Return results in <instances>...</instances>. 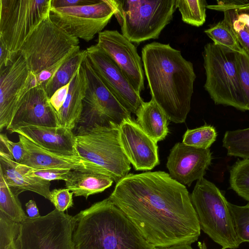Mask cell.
Returning <instances> with one entry per match:
<instances>
[{"mask_svg":"<svg viewBox=\"0 0 249 249\" xmlns=\"http://www.w3.org/2000/svg\"><path fill=\"white\" fill-rule=\"evenodd\" d=\"M108 197L154 248L191 245L200 235L186 186L167 173L129 174Z\"/></svg>","mask_w":249,"mask_h":249,"instance_id":"obj_1","label":"cell"},{"mask_svg":"<svg viewBox=\"0 0 249 249\" xmlns=\"http://www.w3.org/2000/svg\"><path fill=\"white\" fill-rule=\"evenodd\" d=\"M142 58L151 98L170 121L184 123L196 78L193 64L169 44L158 42L144 46Z\"/></svg>","mask_w":249,"mask_h":249,"instance_id":"obj_2","label":"cell"},{"mask_svg":"<svg viewBox=\"0 0 249 249\" xmlns=\"http://www.w3.org/2000/svg\"><path fill=\"white\" fill-rule=\"evenodd\" d=\"M74 249H154L109 197L75 215Z\"/></svg>","mask_w":249,"mask_h":249,"instance_id":"obj_3","label":"cell"},{"mask_svg":"<svg viewBox=\"0 0 249 249\" xmlns=\"http://www.w3.org/2000/svg\"><path fill=\"white\" fill-rule=\"evenodd\" d=\"M78 38L61 29L49 16L29 34L19 53L33 75L47 71L53 77L66 59L80 50Z\"/></svg>","mask_w":249,"mask_h":249,"instance_id":"obj_4","label":"cell"},{"mask_svg":"<svg viewBox=\"0 0 249 249\" xmlns=\"http://www.w3.org/2000/svg\"><path fill=\"white\" fill-rule=\"evenodd\" d=\"M75 130L78 156L98 166L116 183L128 174L131 163L121 146L119 124L110 122Z\"/></svg>","mask_w":249,"mask_h":249,"instance_id":"obj_5","label":"cell"},{"mask_svg":"<svg viewBox=\"0 0 249 249\" xmlns=\"http://www.w3.org/2000/svg\"><path fill=\"white\" fill-rule=\"evenodd\" d=\"M122 34L140 43L159 38L177 8V0H107Z\"/></svg>","mask_w":249,"mask_h":249,"instance_id":"obj_6","label":"cell"},{"mask_svg":"<svg viewBox=\"0 0 249 249\" xmlns=\"http://www.w3.org/2000/svg\"><path fill=\"white\" fill-rule=\"evenodd\" d=\"M206 73L204 88L215 104L249 110L236 66L235 52L213 43L203 53Z\"/></svg>","mask_w":249,"mask_h":249,"instance_id":"obj_7","label":"cell"},{"mask_svg":"<svg viewBox=\"0 0 249 249\" xmlns=\"http://www.w3.org/2000/svg\"><path fill=\"white\" fill-rule=\"evenodd\" d=\"M201 230L224 249H236V236L228 201L213 183L202 178L190 195Z\"/></svg>","mask_w":249,"mask_h":249,"instance_id":"obj_8","label":"cell"},{"mask_svg":"<svg viewBox=\"0 0 249 249\" xmlns=\"http://www.w3.org/2000/svg\"><path fill=\"white\" fill-rule=\"evenodd\" d=\"M0 38L17 54L32 31L49 16L51 0H0Z\"/></svg>","mask_w":249,"mask_h":249,"instance_id":"obj_9","label":"cell"},{"mask_svg":"<svg viewBox=\"0 0 249 249\" xmlns=\"http://www.w3.org/2000/svg\"><path fill=\"white\" fill-rule=\"evenodd\" d=\"M72 216L55 209L46 215L22 223L21 249H74Z\"/></svg>","mask_w":249,"mask_h":249,"instance_id":"obj_10","label":"cell"},{"mask_svg":"<svg viewBox=\"0 0 249 249\" xmlns=\"http://www.w3.org/2000/svg\"><path fill=\"white\" fill-rule=\"evenodd\" d=\"M83 62L88 87L76 127H89L95 124L105 125L110 122L120 124L124 119L132 118L131 113L120 103L94 71L87 52Z\"/></svg>","mask_w":249,"mask_h":249,"instance_id":"obj_11","label":"cell"},{"mask_svg":"<svg viewBox=\"0 0 249 249\" xmlns=\"http://www.w3.org/2000/svg\"><path fill=\"white\" fill-rule=\"evenodd\" d=\"M114 15L107 0L83 6L52 8L49 18L69 34L86 41L102 31Z\"/></svg>","mask_w":249,"mask_h":249,"instance_id":"obj_12","label":"cell"},{"mask_svg":"<svg viewBox=\"0 0 249 249\" xmlns=\"http://www.w3.org/2000/svg\"><path fill=\"white\" fill-rule=\"evenodd\" d=\"M87 56L92 68L103 83L131 113H136L144 102L119 67L97 44L86 50Z\"/></svg>","mask_w":249,"mask_h":249,"instance_id":"obj_13","label":"cell"},{"mask_svg":"<svg viewBox=\"0 0 249 249\" xmlns=\"http://www.w3.org/2000/svg\"><path fill=\"white\" fill-rule=\"evenodd\" d=\"M31 75L19 52L13 63L0 70V130L9 125L24 97L31 89Z\"/></svg>","mask_w":249,"mask_h":249,"instance_id":"obj_14","label":"cell"},{"mask_svg":"<svg viewBox=\"0 0 249 249\" xmlns=\"http://www.w3.org/2000/svg\"><path fill=\"white\" fill-rule=\"evenodd\" d=\"M97 45L115 62L137 91L144 90L142 58L132 42L117 30H105L98 34Z\"/></svg>","mask_w":249,"mask_h":249,"instance_id":"obj_15","label":"cell"},{"mask_svg":"<svg viewBox=\"0 0 249 249\" xmlns=\"http://www.w3.org/2000/svg\"><path fill=\"white\" fill-rule=\"evenodd\" d=\"M121 146L130 163L137 171L150 170L159 165L157 142L146 134L132 118L119 124Z\"/></svg>","mask_w":249,"mask_h":249,"instance_id":"obj_16","label":"cell"},{"mask_svg":"<svg viewBox=\"0 0 249 249\" xmlns=\"http://www.w3.org/2000/svg\"><path fill=\"white\" fill-rule=\"evenodd\" d=\"M212 160L209 149L197 148L182 142H178L171 149L166 167L173 179L190 186L194 181L203 178Z\"/></svg>","mask_w":249,"mask_h":249,"instance_id":"obj_17","label":"cell"},{"mask_svg":"<svg viewBox=\"0 0 249 249\" xmlns=\"http://www.w3.org/2000/svg\"><path fill=\"white\" fill-rule=\"evenodd\" d=\"M57 127V112L42 85L30 89L6 128L10 133L26 126Z\"/></svg>","mask_w":249,"mask_h":249,"instance_id":"obj_18","label":"cell"},{"mask_svg":"<svg viewBox=\"0 0 249 249\" xmlns=\"http://www.w3.org/2000/svg\"><path fill=\"white\" fill-rule=\"evenodd\" d=\"M18 137L27 153L24 161L20 164L33 169H66L106 175L98 166L79 156L52 153L36 145L21 135H18Z\"/></svg>","mask_w":249,"mask_h":249,"instance_id":"obj_19","label":"cell"},{"mask_svg":"<svg viewBox=\"0 0 249 249\" xmlns=\"http://www.w3.org/2000/svg\"><path fill=\"white\" fill-rule=\"evenodd\" d=\"M14 132L26 137L36 145L49 152L63 155L78 156L75 134L69 128L30 125L18 128Z\"/></svg>","mask_w":249,"mask_h":249,"instance_id":"obj_20","label":"cell"},{"mask_svg":"<svg viewBox=\"0 0 249 249\" xmlns=\"http://www.w3.org/2000/svg\"><path fill=\"white\" fill-rule=\"evenodd\" d=\"M88 87L87 76L82 62L71 81L66 100L57 113L58 126L72 130L76 127L82 113L83 102Z\"/></svg>","mask_w":249,"mask_h":249,"instance_id":"obj_21","label":"cell"},{"mask_svg":"<svg viewBox=\"0 0 249 249\" xmlns=\"http://www.w3.org/2000/svg\"><path fill=\"white\" fill-rule=\"evenodd\" d=\"M0 174L16 196L23 192L30 191L49 200L50 181L26 176L19 168L18 163L2 153H0Z\"/></svg>","mask_w":249,"mask_h":249,"instance_id":"obj_22","label":"cell"},{"mask_svg":"<svg viewBox=\"0 0 249 249\" xmlns=\"http://www.w3.org/2000/svg\"><path fill=\"white\" fill-rule=\"evenodd\" d=\"M207 8L223 11L240 45L249 56V1H218Z\"/></svg>","mask_w":249,"mask_h":249,"instance_id":"obj_23","label":"cell"},{"mask_svg":"<svg viewBox=\"0 0 249 249\" xmlns=\"http://www.w3.org/2000/svg\"><path fill=\"white\" fill-rule=\"evenodd\" d=\"M135 114L137 123L154 141L157 142L165 138L168 133L169 119L152 98L143 102Z\"/></svg>","mask_w":249,"mask_h":249,"instance_id":"obj_24","label":"cell"},{"mask_svg":"<svg viewBox=\"0 0 249 249\" xmlns=\"http://www.w3.org/2000/svg\"><path fill=\"white\" fill-rule=\"evenodd\" d=\"M65 181L66 188L75 196H82L87 199L90 195L103 192L111 186L114 181L110 177L100 173L72 171Z\"/></svg>","mask_w":249,"mask_h":249,"instance_id":"obj_25","label":"cell"},{"mask_svg":"<svg viewBox=\"0 0 249 249\" xmlns=\"http://www.w3.org/2000/svg\"><path fill=\"white\" fill-rule=\"evenodd\" d=\"M86 55V50L73 53L65 60L52 78L42 85L49 98L57 89L71 82Z\"/></svg>","mask_w":249,"mask_h":249,"instance_id":"obj_26","label":"cell"},{"mask_svg":"<svg viewBox=\"0 0 249 249\" xmlns=\"http://www.w3.org/2000/svg\"><path fill=\"white\" fill-rule=\"evenodd\" d=\"M0 211L12 220L22 223L28 216L25 213L18 198L0 174Z\"/></svg>","mask_w":249,"mask_h":249,"instance_id":"obj_27","label":"cell"},{"mask_svg":"<svg viewBox=\"0 0 249 249\" xmlns=\"http://www.w3.org/2000/svg\"><path fill=\"white\" fill-rule=\"evenodd\" d=\"M204 33L216 45L236 53L245 52L238 41L230 25L224 18L214 26L205 30Z\"/></svg>","mask_w":249,"mask_h":249,"instance_id":"obj_28","label":"cell"},{"mask_svg":"<svg viewBox=\"0 0 249 249\" xmlns=\"http://www.w3.org/2000/svg\"><path fill=\"white\" fill-rule=\"evenodd\" d=\"M222 142L228 156L249 159V127L226 131Z\"/></svg>","mask_w":249,"mask_h":249,"instance_id":"obj_29","label":"cell"},{"mask_svg":"<svg viewBox=\"0 0 249 249\" xmlns=\"http://www.w3.org/2000/svg\"><path fill=\"white\" fill-rule=\"evenodd\" d=\"M21 223L0 211V249H21Z\"/></svg>","mask_w":249,"mask_h":249,"instance_id":"obj_30","label":"cell"},{"mask_svg":"<svg viewBox=\"0 0 249 249\" xmlns=\"http://www.w3.org/2000/svg\"><path fill=\"white\" fill-rule=\"evenodd\" d=\"M207 5L205 0H177V7L183 21L196 27L205 23Z\"/></svg>","mask_w":249,"mask_h":249,"instance_id":"obj_31","label":"cell"},{"mask_svg":"<svg viewBox=\"0 0 249 249\" xmlns=\"http://www.w3.org/2000/svg\"><path fill=\"white\" fill-rule=\"evenodd\" d=\"M230 183L238 196L249 202V159H243L233 165L230 170Z\"/></svg>","mask_w":249,"mask_h":249,"instance_id":"obj_32","label":"cell"},{"mask_svg":"<svg viewBox=\"0 0 249 249\" xmlns=\"http://www.w3.org/2000/svg\"><path fill=\"white\" fill-rule=\"evenodd\" d=\"M217 132L210 125H204L193 129H187L183 136L182 142L197 148L209 149L215 141Z\"/></svg>","mask_w":249,"mask_h":249,"instance_id":"obj_33","label":"cell"},{"mask_svg":"<svg viewBox=\"0 0 249 249\" xmlns=\"http://www.w3.org/2000/svg\"><path fill=\"white\" fill-rule=\"evenodd\" d=\"M228 206L239 242H249V202L242 206L228 202Z\"/></svg>","mask_w":249,"mask_h":249,"instance_id":"obj_34","label":"cell"},{"mask_svg":"<svg viewBox=\"0 0 249 249\" xmlns=\"http://www.w3.org/2000/svg\"><path fill=\"white\" fill-rule=\"evenodd\" d=\"M0 153L3 154L9 158L19 164H22L27 154L22 142L10 141L5 134L0 135Z\"/></svg>","mask_w":249,"mask_h":249,"instance_id":"obj_35","label":"cell"},{"mask_svg":"<svg viewBox=\"0 0 249 249\" xmlns=\"http://www.w3.org/2000/svg\"><path fill=\"white\" fill-rule=\"evenodd\" d=\"M21 171L26 176L36 177L48 181H66L72 170L66 169H33L18 163Z\"/></svg>","mask_w":249,"mask_h":249,"instance_id":"obj_36","label":"cell"},{"mask_svg":"<svg viewBox=\"0 0 249 249\" xmlns=\"http://www.w3.org/2000/svg\"><path fill=\"white\" fill-rule=\"evenodd\" d=\"M240 84L248 103L249 111V56L245 52H235Z\"/></svg>","mask_w":249,"mask_h":249,"instance_id":"obj_37","label":"cell"},{"mask_svg":"<svg viewBox=\"0 0 249 249\" xmlns=\"http://www.w3.org/2000/svg\"><path fill=\"white\" fill-rule=\"evenodd\" d=\"M73 193L68 188L54 189L50 192L49 200L55 209L64 212L73 205L72 196Z\"/></svg>","mask_w":249,"mask_h":249,"instance_id":"obj_38","label":"cell"},{"mask_svg":"<svg viewBox=\"0 0 249 249\" xmlns=\"http://www.w3.org/2000/svg\"><path fill=\"white\" fill-rule=\"evenodd\" d=\"M70 83L57 89L50 98V103L57 113L66 100Z\"/></svg>","mask_w":249,"mask_h":249,"instance_id":"obj_39","label":"cell"},{"mask_svg":"<svg viewBox=\"0 0 249 249\" xmlns=\"http://www.w3.org/2000/svg\"><path fill=\"white\" fill-rule=\"evenodd\" d=\"M101 0H51V7L61 8L92 5L99 3Z\"/></svg>","mask_w":249,"mask_h":249,"instance_id":"obj_40","label":"cell"},{"mask_svg":"<svg viewBox=\"0 0 249 249\" xmlns=\"http://www.w3.org/2000/svg\"><path fill=\"white\" fill-rule=\"evenodd\" d=\"M18 54H16L11 52L4 41L0 38V70L11 65Z\"/></svg>","mask_w":249,"mask_h":249,"instance_id":"obj_41","label":"cell"},{"mask_svg":"<svg viewBox=\"0 0 249 249\" xmlns=\"http://www.w3.org/2000/svg\"><path fill=\"white\" fill-rule=\"evenodd\" d=\"M26 210L28 216L31 218H36L40 217L39 212L36 202L30 200L25 204Z\"/></svg>","mask_w":249,"mask_h":249,"instance_id":"obj_42","label":"cell"},{"mask_svg":"<svg viewBox=\"0 0 249 249\" xmlns=\"http://www.w3.org/2000/svg\"><path fill=\"white\" fill-rule=\"evenodd\" d=\"M154 249H194L190 245H179L165 248H155Z\"/></svg>","mask_w":249,"mask_h":249,"instance_id":"obj_43","label":"cell"},{"mask_svg":"<svg viewBox=\"0 0 249 249\" xmlns=\"http://www.w3.org/2000/svg\"><path fill=\"white\" fill-rule=\"evenodd\" d=\"M223 249V248H221V249Z\"/></svg>","mask_w":249,"mask_h":249,"instance_id":"obj_44","label":"cell"}]
</instances>
